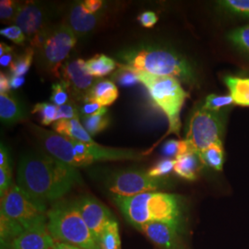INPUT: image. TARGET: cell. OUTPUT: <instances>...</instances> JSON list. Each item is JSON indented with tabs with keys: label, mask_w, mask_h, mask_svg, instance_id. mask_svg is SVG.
Masks as SVG:
<instances>
[{
	"label": "cell",
	"mask_w": 249,
	"mask_h": 249,
	"mask_svg": "<svg viewBox=\"0 0 249 249\" xmlns=\"http://www.w3.org/2000/svg\"><path fill=\"white\" fill-rule=\"evenodd\" d=\"M18 187L36 201L46 205L67 193L82 179L77 168L65 164L44 151H29L19 160Z\"/></svg>",
	"instance_id": "cell-1"
},
{
	"label": "cell",
	"mask_w": 249,
	"mask_h": 249,
	"mask_svg": "<svg viewBox=\"0 0 249 249\" xmlns=\"http://www.w3.org/2000/svg\"><path fill=\"white\" fill-rule=\"evenodd\" d=\"M126 221L137 229L146 223H160L178 229L181 219L177 196L162 192H147L133 196H114Z\"/></svg>",
	"instance_id": "cell-2"
},
{
	"label": "cell",
	"mask_w": 249,
	"mask_h": 249,
	"mask_svg": "<svg viewBox=\"0 0 249 249\" xmlns=\"http://www.w3.org/2000/svg\"><path fill=\"white\" fill-rule=\"evenodd\" d=\"M124 66L155 76L173 77L193 82L194 72L187 60L178 53L155 45H138L118 53Z\"/></svg>",
	"instance_id": "cell-3"
},
{
	"label": "cell",
	"mask_w": 249,
	"mask_h": 249,
	"mask_svg": "<svg viewBox=\"0 0 249 249\" xmlns=\"http://www.w3.org/2000/svg\"><path fill=\"white\" fill-rule=\"evenodd\" d=\"M47 228L53 239L83 249H100L98 241L81 217L75 201H58L47 212Z\"/></svg>",
	"instance_id": "cell-4"
},
{
	"label": "cell",
	"mask_w": 249,
	"mask_h": 249,
	"mask_svg": "<svg viewBox=\"0 0 249 249\" xmlns=\"http://www.w3.org/2000/svg\"><path fill=\"white\" fill-rule=\"evenodd\" d=\"M133 71L138 75L141 83L148 89L152 101L167 117L169 129L166 135L176 134L179 136L181 127L180 113L188 97L179 80L173 77L155 76L146 72Z\"/></svg>",
	"instance_id": "cell-5"
},
{
	"label": "cell",
	"mask_w": 249,
	"mask_h": 249,
	"mask_svg": "<svg viewBox=\"0 0 249 249\" xmlns=\"http://www.w3.org/2000/svg\"><path fill=\"white\" fill-rule=\"evenodd\" d=\"M47 209L12 184L1 196L0 214L18 223L25 231L47 226Z\"/></svg>",
	"instance_id": "cell-6"
},
{
	"label": "cell",
	"mask_w": 249,
	"mask_h": 249,
	"mask_svg": "<svg viewBox=\"0 0 249 249\" xmlns=\"http://www.w3.org/2000/svg\"><path fill=\"white\" fill-rule=\"evenodd\" d=\"M77 43V37L67 24L49 27L44 42L36 49L42 69L55 78L60 77L63 62Z\"/></svg>",
	"instance_id": "cell-7"
},
{
	"label": "cell",
	"mask_w": 249,
	"mask_h": 249,
	"mask_svg": "<svg viewBox=\"0 0 249 249\" xmlns=\"http://www.w3.org/2000/svg\"><path fill=\"white\" fill-rule=\"evenodd\" d=\"M223 127V119L220 112L198 107L190 116L186 141L192 151L198 154L213 143L222 142Z\"/></svg>",
	"instance_id": "cell-8"
},
{
	"label": "cell",
	"mask_w": 249,
	"mask_h": 249,
	"mask_svg": "<svg viewBox=\"0 0 249 249\" xmlns=\"http://www.w3.org/2000/svg\"><path fill=\"white\" fill-rule=\"evenodd\" d=\"M106 184L115 196H133L164 187L166 182L162 178H151L143 170L125 169L111 174Z\"/></svg>",
	"instance_id": "cell-9"
},
{
	"label": "cell",
	"mask_w": 249,
	"mask_h": 249,
	"mask_svg": "<svg viewBox=\"0 0 249 249\" xmlns=\"http://www.w3.org/2000/svg\"><path fill=\"white\" fill-rule=\"evenodd\" d=\"M33 132L43 147V150L56 160L74 168L80 167L71 139L51 130H45L36 124L31 125Z\"/></svg>",
	"instance_id": "cell-10"
},
{
	"label": "cell",
	"mask_w": 249,
	"mask_h": 249,
	"mask_svg": "<svg viewBox=\"0 0 249 249\" xmlns=\"http://www.w3.org/2000/svg\"><path fill=\"white\" fill-rule=\"evenodd\" d=\"M75 204L84 222L99 242L107 224L115 220V217L106 205L92 196H81L75 200Z\"/></svg>",
	"instance_id": "cell-11"
},
{
	"label": "cell",
	"mask_w": 249,
	"mask_h": 249,
	"mask_svg": "<svg viewBox=\"0 0 249 249\" xmlns=\"http://www.w3.org/2000/svg\"><path fill=\"white\" fill-rule=\"evenodd\" d=\"M49 11L43 5L26 2L19 4L13 21L22 30L25 36L33 38L49 28Z\"/></svg>",
	"instance_id": "cell-12"
},
{
	"label": "cell",
	"mask_w": 249,
	"mask_h": 249,
	"mask_svg": "<svg viewBox=\"0 0 249 249\" xmlns=\"http://www.w3.org/2000/svg\"><path fill=\"white\" fill-rule=\"evenodd\" d=\"M63 80L71 88V90L77 96L86 95L89 89L93 86V77L89 76L85 68V61L78 58L65 63L60 70Z\"/></svg>",
	"instance_id": "cell-13"
},
{
	"label": "cell",
	"mask_w": 249,
	"mask_h": 249,
	"mask_svg": "<svg viewBox=\"0 0 249 249\" xmlns=\"http://www.w3.org/2000/svg\"><path fill=\"white\" fill-rule=\"evenodd\" d=\"M138 230L154 243L160 249H180L178 229L160 223H146Z\"/></svg>",
	"instance_id": "cell-14"
},
{
	"label": "cell",
	"mask_w": 249,
	"mask_h": 249,
	"mask_svg": "<svg viewBox=\"0 0 249 249\" xmlns=\"http://www.w3.org/2000/svg\"><path fill=\"white\" fill-rule=\"evenodd\" d=\"M54 239L47 226L25 231L13 242L11 249H54Z\"/></svg>",
	"instance_id": "cell-15"
},
{
	"label": "cell",
	"mask_w": 249,
	"mask_h": 249,
	"mask_svg": "<svg viewBox=\"0 0 249 249\" xmlns=\"http://www.w3.org/2000/svg\"><path fill=\"white\" fill-rule=\"evenodd\" d=\"M98 17L85 9L83 3L76 4L72 7L69 15V23L74 35L83 36L89 34L97 24Z\"/></svg>",
	"instance_id": "cell-16"
},
{
	"label": "cell",
	"mask_w": 249,
	"mask_h": 249,
	"mask_svg": "<svg viewBox=\"0 0 249 249\" xmlns=\"http://www.w3.org/2000/svg\"><path fill=\"white\" fill-rule=\"evenodd\" d=\"M119 92L113 80H99L84 96V102H92L107 107L113 105L118 98Z\"/></svg>",
	"instance_id": "cell-17"
},
{
	"label": "cell",
	"mask_w": 249,
	"mask_h": 249,
	"mask_svg": "<svg viewBox=\"0 0 249 249\" xmlns=\"http://www.w3.org/2000/svg\"><path fill=\"white\" fill-rule=\"evenodd\" d=\"M26 116V109L18 99L9 93H0V118L3 124L18 123Z\"/></svg>",
	"instance_id": "cell-18"
},
{
	"label": "cell",
	"mask_w": 249,
	"mask_h": 249,
	"mask_svg": "<svg viewBox=\"0 0 249 249\" xmlns=\"http://www.w3.org/2000/svg\"><path fill=\"white\" fill-rule=\"evenodd\" d=\"M53 129L56 133L81 142L87 144L95 142L91 136L84 128L83 124L80 123L79 118L56 121L53 124Z\"/></svg>",
	"instance_id": "cell-19"
},
{
	"label": "cell",
	"mask_w": 249,
	"mask_h": 249,
	"mask_svg": "<svg viewBox=\"0 0 249 249\" xmlns=\"http://www.w3.org/2000/svg\"><path fill=\"white\" fill-rule=\"evenodd\" d=\"M203 163L198 157V154L188 152L176 158L175 173L180 178L187 180H196L198 172Z\"/></svg>",
	"instance_id": "cell-20"
},
{
	"label": "cell",
	"mask_w": 249,
	"mask_h": 249,
	"mask_svg": "<svg viewBox=\"0 0 249 249\" xmlns=\"http://www.w3.org/2000/svg\"><path fill=\"white\" fill-rule=\"evenodd\" d=\"M224 81L234 105L249 107V78L228 76Z\"/></svg>",
	"instance_id": "cell-21"
},
{
	"label": "cell",
	"mask_w": 249,
	"mask_h": 249,
	"mask_svg": "<svg viewBox=\"0 0 249 249\" xmlns=\"http://www.w3.org/2000/svg\"><path fill=\"white\" fill-rule=\"evenodd\" d=\"M25 230L15 221L0 214V243L1 249H11L13 242Z\"/></svg>",
	"instance_id": "cell-22"
},
{
	"label": "cell",
	"mask_w": 249,
	"mask_h": 249,
	"mask_svg": "<svg viewBox=\"0 0 249 249\" xmlns=\"http://www.w3.org/2000/svg\"><path fill=\"white\" fill-rule=\"evenodd\" d=\"M117 66L116 61L106 54H96L85 61V68L89 76L103 78L114 71Z\"/></svg>",
	"instance_id": "cell-23"
},
{
	"label": "cell",
	"mask_w": 249,
	"mask_h": 249,
	"mask_svg": "<svg viewBox=\"0 0 249 249\" xmlns=\"http://www.w3.org/2000/svg\"><path fill=\"white\" fill-rule=\"evenodd\" d=\"M198 157L204 165L216 171H222L224 162L223 142L213 143L203 151H200L198 153Z\"/></svg>",
	"instance_id": "cell-24"
},
{
	"label": "cell",
	"mask_w": 249,
	"mask_h": 249,
	"mask_svg": "<svg viewBox=\"0 0 249 249\" xmlns=\"http://www.w3.org/2000/svg\"><path fill=\"white\" fill-rule=\"evenodd\" d=\"M98 243L100 249H121L119 226L116 219L107 224Z\"/></svg>",
	"instance_id": "cell-25"
},
{
	"label": "cell",
	"mask_w": 249,
	"mask_h": 249,
	"mask_svg": "<svg viewBox=\"0 0 249 249\" xmlns=\"http://www.w3.org/2000/svg\"><path fill=\"white\" fill-rule=\"evenodd\" d=\"M107 112L108 110L107 109L97 115L82 117V124L91 137L104 131L110 124V118Z\"/></svg>",
	"instance_id": "cell-26"
},
{
	"label": "cell",
	"mask_w": 249,
	"mask_h": 249,
	"mask_svg": "<svg viewBox=\"0 0 249 249\" xmlns=\"http://www.w3.org/2000/svg\"><path fill=\"white\" fill-rule=\"evenodd\" d=\"M35 53H36L35 49L32 47H29L23 52V53L16 56L15 59H13V61L9 66L11 76L23 77L27 72L29 71L32 66Z\"/></svg>",
	"instance_id": "cell-27"
},
{
	"label": "cell",
	"mask_w": 249,
	"mask_h": 249,
	"mask_svg": "<svg viewBox=\"0 0 249 249\" xmlns=\"http://www.w3.org/2000/svg\"><path fill=\"white\" fill-rule=\"evenodd\" d=\"M118 70L112 75V80L116 81L121 87H131L141 83L138 75L132 69L118 63Z\"/></svg>",
	"instance_id": "cell-28"
},
{
	"label": "cell",
	"mask_w": 249,
	"mask_h": 249,
	"mask_svg": "<svg viewBox=\"0 0 249 249\" xmlns=\"http://www.w3.org/2000/svg\"><path fill=\"white\" fill-rule=\"evenodd\" d=\"M218 5L230 14L249 18V0H223Z\"/></svg>",
	"instance_id": "cell-29"
},
{
	"label": "cell",
	"mask_w": 249,
	"mask_h": 249,
	"mask_svg": "<svg viewBox=\"0 0 249 249\" xmlns=\"http://www.w3.org/2000/svg\"><path fill=\"white\" fill-rule=\"evenodd\" d=\"M32 113L40 116L41 123L44 125H49L56 121L57 107L50 103H40L35 106Z\"/></svg>",
	"instance_id": "cell-30"
},
{
	"label": "cell",
	"mask_w": 249,
	"mask_h": 249,
	"mask_svg": "<svg viewBox=\"0 0 249 249\" xmlns=\"http://www.w3.org/2000/svg\"><path fill=\"white\" fill-rule=\"evenodd\" d=\"M188 152H193V151L186 140L184 141L170 140L162 147V153L164 156L168 157V159H171L173 157L177 158L178 156H181Z\"/></svg>",
	"instance_id": "cell-31"
},
{
	"label": "cell",
	"mask_w": 249,
	"mask_h": 249,
	"mask_svg": "<svg viewBox=\"0 0 249 249\" xmlns=\"http://www.w3.org/2000/svg\"><path fill=\"white\" fill-rule=\"evenodd\" d=\"M71 91V90L70 86L64 80L55 82L52 85V94L50 97V101L53 105L57 107L67 105L70 103Z\"/></svg>",
	"instance_id": "cell-32"
},
{
	"label": "cell",
	"mask_w": 249,
	"mask_h": 249,
	"mask_svg": "<svg viewBox=\"0 0 249 249\" xmlns=\"http://www.w3.org/2000/svg\"><path fill=\"white\" fill-rule=\"evenodd\" d=\"M233 99L231 95H217V94H210L206 100L203 107L207 110L213 112H220L223 108L231 107L233 105Z\"/></svg>",
	"instance_id": "cell-33"
},
{
	"label": "cell",
	"mask_w": 249,
	"mask_h": 249,
	"mask_svg": "<svg viewBox=\"0 0 249 249\" xmlns=\"http://www.w3.org/2000/svg\"><path fill=\"white\" fill-rule=\"evenodd\" d=\"M228 38L233 45L249 53V25L231 31Z\"/></svg>",
	"instance_id": "cell-34"
},
{
	"label": "cell",
	"mask_w": 249,
	"mask_h": 249,
	"mask_svg": "<svg viewBox=\"0 0 249 249\" xmlns=\"http://www.w3.org/2000/svg\"><path fill=\"white\" fill-rule=\"evenodd\" d=\"M175 165L176 159H163L148 170L147 173L151 178H161V177L169 175L175 169Z\"/></svg>",
	"instance_id": "cell-35"
},
{
	"label": "cell",
	"mask_w": 249,
	"mask_h": 249,
	"mask_svg": "<svg viewBox=\"0 0 249 249\" xmlns=\"http://www.w3.org/2000/svg\"><path fill=\"white\" fill-rule=\"evenodd\" d=\"M0 34L1 36L6 37L7 39H9L17 45H24L26 41V36L24 35V33L17 25H11V26L3 28L1 29Z\"/></svg>",
	"instance_id": "cell-36"
},
{
	"label": "cell",
	"mask_w": 249,
	"mask_h": 249,
	"mask_svg": "<svg viewBox=\"0 0 249 249\" xmlns=\"http://www.w3.org/2000/svg\"><path fill=\"white\" fill-rule=\"evenodd\" d=\"M18 6L17 2L10 0H2L0 2V18L2 20H13L18 11Z\"/></svg>",
	"instance_id": "cell-37"
},
{
	"label": "cell",
	"mask_w": 249,
	"mask_h": 249,
	"mask_svg": "<svg viewBox=\"0 0 249 249\" xmlns=\"http://www.w3.org/2000/svg\"><path fill=\"white\" fill-rule=\"evenodd\" d=\"M79 118L78 109L73 104H67L62 107H57V114H56V121L59 120H70ZM55 121V122H56Z\"/></svg>",
	"instance_id": "cell-38"
},
{
	"label": "cell",
	"mask_w": 249,
	"mask_h": 249,
	"mask_svg": "<svg viewBox=\"0 0 249 249\" xmlns=\"http://www.w3.org/2000/svg\"><path fill=\"white\" fill-rule=\"evenodd\" d=\"M12 184V168H0V196H2Z\"/></svg>",
	"instance_id": "cell-39"
},
{
	"label": "cell",
	"mask_w": 249,
	"mask_h": 249,
	"mask_svg": "<svg viewBox=\"0 0 249 249\" xmlns=\"http://www.w3.org/2000/svg\"><path fill=\"white\" fill-rule=\"evenodd\" d=\"M107 107L92 102H84V105L80 108L81 115L83 116H94L107 110Z\"/></svg>",
	"instance_id": "cell-40"
},
{
	"label": "cell",
	"mask_w": 249,
	"mask_h": 249,
	"mask_svg": "<svg viewBox=\"0 0 249 249\" xmlns=\"http://www.w3.org/2000/svg\"><path fill=\"white\" fill-rule=\"evenodd\" d=\"M138 19L143 27L151 28L157 23L158 17L153 11H144L139 15Z\"/></svg>",
	"instance_id": "cell-41"
},
{
	"label": "cell",
	"mask_w": 249,
	"mask_h": 249,
	"mask_svg": "<svg viewBox=\"0 0 249 249\" xmlns=\"http://www.w3.org/2000/svg\"><path fill=\"white\" fill-rule=\"evenodd\" d=\"M8 167H11L9 151L6 148V146H4L3 143H1V146H0V168H8Z\"/></svg>",
	"instance_id": "cell-42"
},
{
	"label": "cell",
	"mask_w": 249,
	"mask_h": 249,
	"mask_svg": "<svg viewBox=\"0 0 249 249\" xmlns=\"http://www.w3.org/2000/svg\"><path fill=\"white\" fill-rule=\"evenodd\" d=\"M103 1L101 0H86L83 2L85 9L92 14H96V12L103 7Z\"/></svg>",
	"instance_id": "cell-43"
},
{
	"label": "cell",
	"mask_w": 249,
	"mask_h": 249,
	"mask_svg": "<svg viewBox=\"0 0 249 249\" xmlns=\"http://www.w3.org/2000/svg\"><path fill=\"white\" fill-rule=\"evenodd\" d=\"M11 89L10 78L5 73H0V93H9Z\"/></svg>",
	"instance_id": "cell-44"
},
{
	"label": "cell",
	"mask_w": 249,
	"mask_h": 249,
	"mask_svg": "<svg viewBox=\"0 0 249 249\" xmlns=\"http://www.w3.org/2000/svg\"><path fill=\"white\" fill-rule=\"evenodd\" d=\"M25 82L24 77H18V76H11L10 77V85L11 89H17L20 88Z\"/></svg>",
	"instance_id": "cell-45"
},
{
	"label": "cell",
	"mask_w": 249,
	"mask_h": 249,
	"mask_svg": "<svg viewBox=\"0 0 249 249\" xmlns=\"http://www.w3.org/2000/svg\"><path fill=\"white\" fill-rule=\"evenodd\" d=\"M13 61L12 53H6L0 56V65L1 67H9Z\"/></svg>",
	"instance_id": "cell-46"
},
{
	"label": "cell",
	"mask_w": 249,
	"mask_h": 249,
	"mask_svg": "<svg viewBox=\"0 0 249 249\" xmlns=\"http://www.w3.org/2000/svg\"><path fill=\"white\" fill-rule=\"evenodd\" d=\"M13 47L9 46V45L5 44V43H1L0 44V56L4 55L6 53H12Z\"/></svg>",
	"instance_id": "cell-47"
},
{
	"label": "cell",
	"mask_w": 249,
	"mask_h": 249,
	"mask_svg": "<svg viewBox=\"0 0 249 249\" xmlns=\"http://www.w3.org/2000/svg\"><path fill=\"white\" fill-rule=\"evenodd\" d=\"M54 249H83L78 248V247H75V246H72V245H69V244H66V243H57Z\"/></svg>",
	"instance_id": "cell-48"
}]
</instances>
